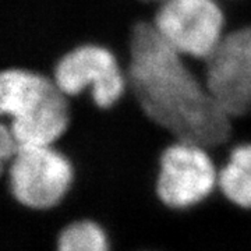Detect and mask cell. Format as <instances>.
<instances>
[{"label":"cell","instance_id":"obj_8","mask_svg":"<svg viewBox=\"0 0 251 251\" xmlns=\"http://www.w3.org/2000/svg\"><path fill=\"white\" fill-rule=\"evenodd\" d=\"M219 153L221 196L233 206L251 211V140H236Z\"/></svg>","mask_w":251,"mask_h":251},{"label":"cell","instance_id":"obj_9","mask_svg":"<svg viewBox=\"0 0 251 251\" xmlns=\"http://www.w3.org/2000/svg\"><path fill=\"white\" fill-rule=\"evenodd\" d=\"M56 251H110L103 227L91 219L69 224L57 239Z\"/></svg>","mask_w":251,"mask_h":251},{"label":"cell","instance_id":"obj_3","mask_svg":"<svg viewBox=\"0 0 251 251\" xmlns=\"http://www.w3.org/2000/svg\"><path fill=\"white\" fill-rule=\"evenodd\" d=\"M218 176L216 150L193 140L172 138L156 161L153 194L169 209H191L212 197Z\"/></svg>","mask_w":251,"mask_h":251},{"label":"cell","instance_id":"obj_1","mask_svg":"<svg viewBox=\"0 0 251 251\" xmlns=\"http://www.w3.org/2000/svg\"><path fill=\"white\" fill-rule=\"evenodd\" d=\"M128 94L172 138L202 143L219 153L233 140V119L218 105L200 64L168 45L150 18L138 21L126 56Z\"/></svg>","mask_w":251,"mask_h":251},{"label":"cell","instance_id":"obj_11","mask_svg":"<svg viewBox=\"0 0 251 251\" xmlns=\"http://www.w3.org/2000/svg\"><path fill=\"white\" fill-rule=\"evenodd\" d=\"M141 3H144V4H147V6H150V7H155L158 3H161L162 0H140Z\"/></svg>","mask_w":251,"mask_h":251},{"label":"cell","instance_id":"obj_2","mask_svg":"<svg viewBox=\"0 0 251 251\" xmlns=\"http://www.w3.org/2000/svg\"><path fill=\"white\" fill-rule=\"evenodd\" d=\"M0 117H7L18 145H57L73 123V100L48 72L34 67L0 70Z\"/></svg>","mask_w":251,"mask_h":251},{"label":"cell","instance_id":"obj_10","mask_svg":"<svg viewBox=\"0 0 251 251\" xmlns=\"http://www.w3.org/2000/svg\"><path fill=\"white\" fill-rule=\"evenodd\" d=\"M17 150L18 143L13 134L11 127L0 120V176L6 171V168H9Z\"/></svg>","mask_w":251,"mask_h":251},{"label":"cell","instance_id":"obj_7","mask_svg":"<svg viewBox=\"0 0 251 251\" xmlns=\"http://www.w3.org/2000/svg\"><path fill=\"white\" fill-rule=\"evenodd\" d=\"M200 69L227 116L234 120L251 115V24L230 28Z\"/></svg>","mask_w":251,"mask_h":251},{"label":"cell","instance_id":"obj_5","mask_svg":"<svg viewBox=\"0 0 251 251\" xmlns=\"http://www.w3.org/2000/svg\"><path fill=\"white\" fill-rule=\"evenodd\" d=\"M162 39L188 60H208L227 34L224 0H162L150 18Z\"/></svg>","mask_w":251,"mask_h":251},{"label":"cell","instance_id":"obj_12","mask_svg":"<svg viewBox=\"0 0 251 251\" xmlns=\"http://www.w3.org/2000/svg\"><path fill=\"white\" fill-rule=\"evenodd\" d=\"M225 1H233V0H225Z\"/></svg>","mask_w":251,"mask_h":251},{"label":"cell","instance_id":"obj_4","mask_svg":"<svg viewBox=\"0 0 251 251\" xmlns=\"http://www.w3.org/2000/svg\"><path fill=\"white\" fill-rule=\"evenodd\" d=\"M57 88L70 99L87 95L102 110L115 108L128 94L125 60L100 42L73 46L54 62L49 73Z\"/></svg>","mask_w":251,"mask_h":251},{"label":"cell","instance_id":"obj_6","mask_svg":"<svg viewBox=\"0 0 251 251\" xmlns=\"http://www.w3.org/2000/svg\"><path fill=\"white\" fill-rule=\"evenodd\" d=\"M7 173L13 197L36 211L59 205L77 177L72 155L57 145H18Z\"/></svg>","mask_w":251,"mask_h":251}]
</instances>
